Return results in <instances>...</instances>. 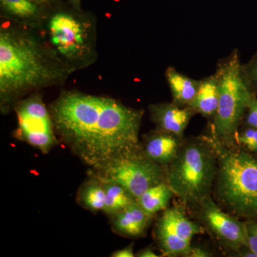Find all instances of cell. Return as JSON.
<instances>
[{"label":"cell","mask_w":257,"mask_h":257,"mask_svg":"<svg viewBox=\"0 0 257 257\" xmlns=\"http://www.w3.org/2000/svg\"><path fill=\"white\" fill-rule=\"evenodd\" d=\"M150 118L157 130L184 138V133L195 111L192 108L182 107L171 102H160L149 106Z\"/></svg>","instance_id":"obj_11"},{"label":"cell","mask_w":257,"mask_h":257,"mask_svg":"<svg viewBox=\"0 0 257 257\" xmlns=\"http://www.w3.org/2000/svg\"><path fill=\"white\" fill-rule=\"evenodd\" d=\"M242 73L248 87L257 96V50L247 62L242 63Z\"/></svg>","instance_id":"obj_21"},{"label":"cell","mask_w":257,"mask_h":257,"mask_svg":"<svg viewBox=\"0 0 257 257\" xmlns=\"http://www.w3.org/2000/svg\"><path fill=\"white\" fill-rule=\"evenodd\" d=\"M238 146L257 156V128L241 126L235 138Z\"/></svg>","instance_id":"obj_20"},{"label":"cell","mask_w":257,"mask_h":257,"mask_svg":"<svg viewBox=\"0 0 257 257\" xmlns=\"http://www.w3.org/2000/svg\"><path fill=\"white\" fill-rule=\"evenodd\" d=\"M20 139L44 153L55 145L53 121L43 101L38 96L29 98L16 107Z\"/></svg>","instance_id":"obj_9"},{"label":"cell","mask_w":257,"mask_h":257,"mask_svg":"<svg viewBox=\"0 0 257 257\" xmlns=\"http://www.w3.org/2000/svg\"><path fill=\"white\" fill-rule=\"evenodd\" d=\"M51 114L62 140L98 172L142 149L144 111L115 99L66 92L52 104Z\"/></svg>","instance_id":"obj_1"},{"label":"cell","mask_w":257,"mask_h":257,"mask_svg":"<svg viewBox=\"0 0 257 257\" xmlns=\"http://www.w3.org/2000/svg\"><path fill=\"white\" fill-rule=\"evenodd\" d=\"M241 126L257 128V96H253L247 108Z\"/></svg>","instance_id":"obj_23"},{"label":"cell","mask_w":257,"mask_h":257,"mask_svg":"<svg viewBox=\"0 0 257 257\" xmlns=\"http://www.w3.org/2000/svg\"><path fill=\"white\" fill-rule=\"evenodd\" d=\"M184 138L156 128L145 137L142 148L149 159L167 167L177 157Z\"/></svg>","instance_id":"obj_12"},{"label":"cell","mask_w":257,"mask_h":257,"mask_svg":"<svg viewBox=\"0 0 257 257\" xmlns=\"http://www.w3.org/2000/svg\"><path fill=\"white\" fill-rule=\"evenodd\" d=\"M198 221L225 249L236 253L247 247L245 221L224 211L211 195L196 208Z\"/></svg>","instance_id":"obj_8"},{"label":"cell","mask_w":257,"mask_h":257,"mask_svg":"<svg viewBox=\"0 0 257 257\" xmlns=\"http://www.w3.org/2000/svg\"><path fill=\"white\" fill-rule=\"evenodd\" d=\"M139 257H158L160 256L157 255L156 253L154 251L151 247H147L139 251L136 255Z\"/></svg>","instance_id":"obj_26"},{"label":"cell","mask_w":257,"mask_h":257,"mask_svg":"<svg viewBox=\"0 0 257 257\" xmlns=\"http://www.w3.org/2000/svg\"><path fill=\"white\" fill-rule=\"evenodd\" d=\"M174 196L175 193L165 181L147 189L137 202L147 214L154 216L159 211L167 209Z\"/></svg>","instance_id":"obj_16"},{"label":"cell","mask_w":257,"mask_h":257,"mask_svg":"<svg viewBox=\"0 0 257 257\" xmlns=\"http://www.w3.org/2000/svg\"><path fill=\"white\" fill-rule=\"evenodd\" d=\"M80 199L83 205L93 211L103 210L105 201V192L100 179L91 181L82 187Z\"/></svg>","instance_id":"obj_18"},{"label":"cell","mask_w":257,"mask_h":257,"mask_svg":"<svg viewBox=\"0 0 257 257\" xmlns=\"http://www.w3.org/2000/svg\"><path fill=\"white\" fill-rule=\"evenodd\" d=\"M199 221L191 220L182 208H167L157 221L156 239L162 256H189L193 238L204 232Z\"/></svg>","instance_id":"obj_7"},{"label":"cell","mask_w":257,"mask_h":257,"mask_svg":"<svg viewBox=\"0 0 257 257\" xmlns=\"http://www.w3.org/2000/svg\"><path fill=\"white\" fill-rule=\"evenodd\" d=\"M35 2H40V3H45V2H48L50 0H35Z\"/></svg>","instance_id":"obj_27"},{"label":"cell","mask_w":257,"mask_h":257,"mask_svg":"<svg viewBox=\"0 0 257 257\" xmlns=\"http://www.w3.org/2000/svg\"><path fill=\"white\" fill-rule=\"evenodd\" d=\"M217 173V155L209 135L184 138L167 167V181L185 207L196 209L211 195Z\"/></svg>","instance_id":"obj_4"},{"label":"cell","mask_w":257,"mask_h":257,"mask_svg":"<svg viewBox=\"0 0 257 257\" xmlns=\"http://www.w3.org/2000/svg\"><path fill=\"white\" fill-rule=\"evenodd\" d=\"M49 63L43 49L31 37L3 29L0 34V93L2 100L43 87L60 77Z\"/></svg>","instance_id":"obj_3"},{"label":"cell","mask_w":257,"mask_h":257,"mask_svg":"<svg viewBox=\"0 0 257 257\" xmlns=\"http://www.w3.org/2000/svg\"><path fill=\"white\" fill-rule=\"evenodd\" d=\"M245 226L247 238V247L257 257V221L246 220Z\"/></svg>","instance_id":"obj_22"},{"label":"cell","mask_w":257,"mask_h":257,"mask_svg":"<svg viewBox=\"0 0 257 257\" xmlns=\"http://www.w3.org/2000/svg\"><path fill=\"white\" fill-rule=\"evenodd\" d=\"M219 80L214 72L200 79L199 90L189 107L211 122L219 106Z\"/></svg>","instance_id":"obj_13"},{"label":"cell","mask_w":257,"mask_h":257,"mask_svg":"<svg viewBox=\"0 0 257 257\" xmlns=\"http://www.w3.org/2000/svg\"><path fill=\"white\" fill-rule=\"evenodd\" d=\"M111 256L114 257H134L135 256L133 251V245L126 246L124 248L118 250L112 253Z\"/></svg>","instance_id":"obj_25"},{"label":"cell","mask_w":257,"mask_h":257,"mask_svg":"<svg viewBox=\"0 0 257 257\" xmlns=\"http://www.w3.org/2000/svg\"><path fill=\"white\" fill-rule=\"evenodd\" d=\"M51 41L61 55L75 59L86 47V36L82 25L67 14L55 15L49 24Z\"/></svg>","instance_id":"obj_10"},{"label":"cell","mask_w":257,"mask_h":257,"mask_svg":"<svg viewBox=\"0 0 257 257\" xmlns=\"http://www.w3.org/2000/svg\"><path fill=\"white\" fill-rule=\"evenodd\" d=\"M99 179L105 192V201L103 211L106 214L114 216L130 204L136 202L137 199L134 198L122 186L111 181L100 178Z\"/></svg>","instance_id":"obj_17"},{"label":"cell","mask_w":257,"mask_h":257,"mask_svg":"<svg viewBox=\"0 0 257 257\" xmlns=\"http://www.w3.org/2000/svg\"><path fill=\"white\" fill-rule=\"evenodd\" d=\"M152 216L147 214L136 201L114 215L113 226L121 234L138 237L144 234Z\"/></svg>","instance_id":"obj_14"},{"label":"cell","mask_w":257,"mask_h":257,"mask_svg":"<svg viewBox=\"0 0 257 257\" xmlns=\"http://www.w3.org/2000/svg\"><path fill=\"white\" fill-rule=\"evenodd\" d=\"M35 0H1L5 9L20 18H30L38 13Z\"/></svg>","instance_id":"obj_19"},{"label":"cell","mask_w":257,"mask_h":257,"mask_svg":"<svg viewBox=\"0 0 257 257\" xmlns=\"http://www.w3.org/2000/svg\"><path fill=\"white\" fill-rule=\"evenodd\" d=\"M100 175L99 178L120 184L138 199L150 187L167 181V167L149 159L142 148L115 162Z\"/></svg>","instance_id":"obj_6"},{"label":"cell","mask_w":257,"mask_h":257,"mask_svg":"<svg viewBox=\"0 0 257 257\" xmlns=\"http://www.w3.org/2000/svg\"><path fill=\"white\" fill-rule=\"evenodd\" d=\"M165 77L170 87L172 101L182 107L190 106L199 90L200 79H193L179 72L174 67L166 69Z\"/></svg>","instance_id":"obj_15"},{"label":"cell","mask_w":257,"mask_h":257,"mask_svg":"<svg viewBox=\"0 0 257 257\" xmlns=\"http://www.w3.org/2000/svg\"><path fill=\"white\" fill-rule=\"evenodd\" d=\"M211 138L217 155L214 199L226 212L244 221H257V156L236 144Z\"/></svg>","instance_id":"obj_2"},{"label":"cell","mask_w":257,"mask_h":257,"mask_svg":"<svg viewBox=\"0 0 257 257\" xmlns=\"http://www.w3.org/2000/svg\"><path fill=\"white\" fill-rule=\"evenodd\" d=\"M211 256V253L207 248L201 246H192L188 257H208Z\"/></svg>","instance_id":"obj_24"},{"label":"cell","mask_w":257,"mask_h":257,"mask_svg":"<svg viewBox=\"0 0 257 257\" xmlns=\"http://www.w3.org/2000/svg\"><path fill=\"white\" fill-rule=\"evenodd\" d=\"M215 73L219 80V106L209 122V135L216 141L234 145L236 133L250 101L255 95L242 73V62L238 49L218 61Z\"/></svg>","instance_id":"obj_5"}]
</instances>
